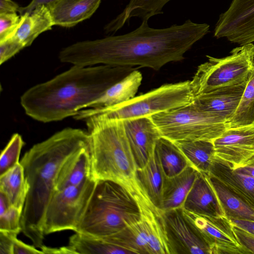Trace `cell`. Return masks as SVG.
<instances>
[{
	"label": "cell",
	"instance_id": "6da1fadb",
	"mask_svg": "<svg viewBox=\"0 0 254 254\" xmlns=\"http://www.w3.org/2000/svg\"><path fill=\"white\" fill-rule=\"evenodd\" d=\"M147 20L128 33L77 42L62 49L59 59L83 66L99 64L135 66L158 70L184 59L185 54L209 32L206 23L188 19L164 28L150 27Z\"/></svg>",
	"mask_w": 254,
	"mask_h": 254
},
{
	"label": "cell",
	"instance_id": "7a4b0ae2",
	"mask_svg": "<svg viewBox=\"0 0 254 254\" xmlns=\"http://www.w3.org/2000/svg\"><path fill=\"white\" fill-rule=\"evenodd\" d=\"M135 69L104 64L72 65L26 90L20 97V104L27 116L38 122L62 121L74 117Z\"/></svg>",
	"mask_w": 254,
	"mask_h": 254
},
{
	"label": "cell",
	"instance_id": "3957f363",
	"mask_svg": "<svg viewBox=\"0 0 254 254\" xmlns=\"http://www.w3.org/2000/svg\"><path fill=\"white\" fill-rule=\"evenodd\" d=\"M90 145L88 131L67 127L34 145L20 161L29 187L21 217V232L36 248L44 245L45 214L62 166L75 152Z\"/></svg>",
	"mask_w": 254,
	"mask_h": 254
},
{
	"label": "cell",
	"instance_id": "277c9868",
	"mask_svg": "<svg viewBox=\"0 0 254 254\" xmlns=\"http://www.w3.org/2000/svg\"><path fill=\"white\" fill-rule=\"evenodd\" d=\"M84 121L91 139L92 178L121 183L133 178L137 168L123 121L99 116Z\"/></svg>",
	"mask_w": 254,
	"mask_h": 254
},
{
	"label": "cell",
	"instance_id": "5b68a950",
	"mask_svg": "<svg viewBox=\"0 0 254 254\" xmlns=\"http://www.w3.org/2000/svg\"><path fill=\"white\" fill-rule=\"evenodd\" d=\"M141 219L138 203L123 184L100 180L75 232L102 238Z\"/></svg>",
	"mask_w": 254,
	"mask_h": 254
},
{
	"label": "cell",
	"instance_id": "8992f818",
	"mask_svg": "<svg viewBox=\"0 0 254 254\" xmlns=\"http://www.w3.org/2000/svg\"><path fill=\"white\" fill-rule=\"evenodd\" d=\"M193 99L190 80L163 84L123 103L105 108H87L74 116L84 120L92 116L119 120L150 117L186 106Z\"/></svg>",
	"mask_w": 254,
	"mask_h": 254
},
{
	"label": "cell",
	"instance_id": "52a82bcc",
	"mask_svg": "<svg viewBox=\"0 0 254 254\" xmlns=\"http://www.w3.org/2000/svg\"><path fill=\"white\" fill-rule=\"evenodd\" d=\"M150 117L162 136L173 142L213 141L227 128L226 122L219 116L199 109L192 102Z\"/></svg>",
	"mask_w": 254,
	"mask_h": 254
},
{
	"label": "cell",
	"instance_id": "ba28073f",
	"mask_svg": "<svg viewBox=\"0 0 254 254\" xmlns=\"http://www.w3.org/2000/svg\"><path fill=\"white\" fill-rule=\"evenodd\" d=\"M223 58L207 55V62L200 64L190 85L193 98L215 89L248 81L254 69L253 43L233 49Z\"/></svg>",
	"mask_w": 254,
	"mask_h": 254
},
{
	"label": "cell",
	"instance_id": "9c48e42d",
	"mask_svg": "<svg viewBox=\"0 0 254 254\" xmlns=\"http://www.w3.org/2000/svg\"><path fill=\"white\" fill-rule=\"evenodd\" d=\"M96 182L91 178L78 186H68L55 190L45 214V235L67 230L76 231Z\"/></svg>",
	"mask_w": 254,
	"mask_h": 254
},
{
	"label": "cell",
	"instance_id": "30bf717a",
	"mask_svg": "<svg viewBox=\"0 0 254 254\" xmlns=\"http://www.w3.org/2000/svg\"><path fill=\"white\" fill-rule=\"evenodd\" d=\"M162 215L171 254H212L182 207L162 212Z\"/></svg>",
	"mask_w": 254,
	"mask_h": 254
},
{
	"label": "cell",
	"instance_id": "8fae6325",
	"mask_svg": "<svg viewBox=\"0 0 254 254\" xmlns=\"http://www.w3.org/2000/svg\"><path fill=\"white\" fill-rule=\"evenodd\" d=\"M214 37L240 46L254 42V0H232L219 17Z\"/></svg>",
	"mask_w": 254,
	"mask_h": 254
},
{
	"label": "cell",
	"instance_id": "7c38bea8",
	"mask_svg": "<svg viewBox=\"0 0 254 254\" xmlns=\"http://www.w3.org/2000/svg\"><path fill=\"white\" fill-rule=\"evenodd\" d=\"M184 211L210 246L212 254H247L226 216H209Z\"/></svg>",
	"mask_w": 254,
	"mask_h": 254
},
{
	"label": "cell",
	"instance_id": "4fadbf2b",
	"mask_svg": "<svg viewBox=\"0 0 254 254\" xmlns=\"http://www.w3.org/2000/svg\"><path fill=\"white\" fill-rule=\"evenodd\" d=\"M213 143L215 158L236 170L254 156V124L227 128Z\"/></svg>",
	"mask_w": 254,
	"mask_h": 254
},
{
	"label": "cell",
	"instance_id": "5bb4252c",
	"mask_svg": "<svg viewBox=\"0 0 254 254\" xmlns=\"http://www.w3.org/2000/svg\"><path fill=\"white\" fill-rule=\"evenodd\" d=\"M138 203L147 233L149 254H171L162 212L152 203L134 177L122 183Z\"/></svg>",
	"mask_w": 254,
	"mask_h": 254
},
{
	"label": "cell",
	"instance_id": "9a60e30c",
	"mask_svg": "<svg viewBox=\"0 0 254 254\" xmlns=\"http://www.w3.org/2000/svg\"><path fill=\"white\" fill-rule=\"evenodd\" d=\"M137 169L143 168L162 135L150 117L122 120Z\"/></svg>",
	"mask_w": 254,
	"mask_h": 254
},
{
	"label": "cell",
	"instance_id": "2e32d148",
	"mask_svg": "<svg viewBox=\"0 0 254 254\" xmlns=\"http://www.w3.org/2000/svg\"><path fill=\"white\" fill-rule=\"evenodd\" d=\"M248 81L199 95L193 98L192 103L202 110L218 115L227 124L238 108Z\"/></svg>",
	"mask_w": 254,
	"mask_h": 254
},
{
	"label": "cell",
	"instance_id": "e0dca14e",
	"mask_svg": "<svg viewBox=\"0 0 254 254\" xmlns=\"http://www.w3.org/2000/svg\"><path fill=\"white\" fill-rule=\"evenodd\" d=\"M188 212L209 216H225L205 173L199 172L182 206Z\"/></svg>",
	"mask_w": 254,
	"mask_h": 254
},
{
	"label": "cell",
	"instance_id": "ac0fdd59",
	"mask_svg": "<svg viewBox=\"0 0 254 254\" xmlns=\"http://www.w3.org/2000/svg\"><path fill=\"white\" fill-rule=\"evenodd\" d=\"M102 0H54L47 4L54 25L70 28L90 18Z\"/></svg>",
	"mask_w": 254,
	"mask_h": 254
},
{
	"label": "cell",
	"instance_id": "d6986e66",
	"mask_svg": "<svg viewBox=\"0 0 254 254\" xmlns=\"http://www.w3.org/2000/svg\"><path fill=\"white\" fill-rule=\"evenodd\" d=\"M91 178L90 145L76 151L65 161L59 173L55 190L78 186Z\"/></svg>",
	"mask_w": 254,
	"mask_h": 254
},
{
	"label": "cell",
	"instance_id": "ffe728a7",
	"mask_svg": "<svg viewBox=\"0 0 254 254\" xmlns=\"http://www.w3.org/2000/svg\"><path fill=\"white\" fill-rule=\"evenodd\" d=\"M208 174L218 179L233 193L254 208V178L239 173L216 158Z\"/></svg>",
	"mask_w": 254,
	"mask_h": 254
},
{
	"label": "cell",
	"instance_id": "44dd1931",
	"mask_svg": "<svg viewBox=\"0 0 254 254\" xmlns=\"http://www.w3.org/2000/svg\"><path fill=\"white\" fill-rule=\"evenodd\" d=\"M199 172L189 165L180 174L166 177L162 194V212L181 207Z\"/></svg>",
	"mask_w": 254,
	"mask_h": 254
},
{
	"label": "cell",
	"instance_id": "7402d4cb",
	"mask_svg": "<svg viewBox=\"0 0 254 254\" xmlns=\"http://www.w3.org/2000/svg\"><path fill=\"white\" fill-rule=\"evenodd\" d=\"M53 26V18L47 5H39L31 11L20 15L19 24L13 36L26 48L41 33L51 30Z\"/></svg>",
	"mask_w": 254,
	"mask_h": 254
},
{
	"label": "cell",
	"instance_id": "603a6c76",
	"mask_svg": "<svg viewBox=\"0 0 254 254\" xmlns=\"http://www.w3.org/2000/svg\"><path fill=\"white\" fill-rule=\"evenodd\" d=\"M142 80V73L135 69L108 88L101 96L88 104L85 109L105 108L127 102L135 97Z\"/></svg>",
	"mask_w": 254,
	"mask_h": 254
},
{
	"label": "cell",
	"instance_id": "cb8c5ba5",
	"mask_svg": "<svg viewBox=\"0 0 254 254\" xmlns=\"http://www.w3.org/2000/svg\"><path fill=\"white\" fill-rule=\"evenodd\" d=\"M165 178L155 150L146 165L141 169H136L134 175L135 179L149 199L160 210Z\"/></svg>",
	"mask_w": 254,
	"mask_h": 254
},
{
	"label": "cell",
	"instance_id": "d4e9b609",
	"mask_svg": "<svg viewBox=\"0 0 254 254\" xmlns=\"http://www.w3.org/2000/svg\"><path fill=\"white\" fill-rule=\"evenodd\" d=\"M171 0H129L123 10L104 27L106 33H116L130 18L138 17L142 20L163 13L164 6Z\"/></svg>",
	"mask_w": 254,
	"mask_h": 254
},
{
	"label": "cell",
	"instance_id": "484cf974",
	"mask_svg": "<svg viewBox=\"0 0 254 254\" xmlns=\"http://www.w3.org/2000/svg\"><path fill=\"white\" fill-rule=\"evenodd\" d=\"M225 215L229 219L254 221V208L231 191L218 179L205 173Z\"/></svg>",
	"mask_w": 254,
	"mask_h": 254
},
{
	"label": "cell",
	"instance_id": "4316f807",
	"mask_svg": "<svg viewBox=\"0 0 254 254\" xmlns=\"http://www.w3.org/2000/svg\"><path fill=\"white\" fill-rule=\"evenodd\" d=\"M28 189L20 162L0 175V192L6 196L11 206L22 210Z\"/></svg>",
	"mask_w": 254,
	"mask_h": 254
},
{
	"label": "cell",
	"instance_id": "83f0119b",
	"mask_svg": "<svg viewBox=\"0 0 254 254\" xmlns=\"http://www.w3.org/2000/svg\"><path fill=\"white\" fill-rule=\"evenodd\" d=\"M102 239L133 254H149L147 233L141 219L113 235Z\"/></svg>",
	"mask_w": 254,
	"mask_h": 254
},
{
	"label": "cell",
	"instance_id": "f1b7e54d",
	"mask_svg": "<svg viewBox=\"0 0 254 254\" xmlns=\"http://www.w3.org/2000/svg\"><path fill=\"white\" fill-rule=\"evenodd\" d=\"M154 150L167 177L180 174L190 165L177 145L166 137L161 136L157 140Z\"/></svg>",
	"mask_w": 254,
	"mask_h": 254
},
{
	"label": "cell",
	"instance_id": "f546056e",
	"mask_svg": "<svg viewBox=\"0 0 254 254\" xmlns=\"http://www.w3.org/2000/svg\"><path fill=\"white\" fill-rule=\"evenodd\" d=\"M174 142L191 166L200 172L208 173L212 161L215 158L213 141L199 140Z\"/></svg>",
	"mask_w": 254,
	"mask_h": 254
},
{
	"label": "cell",
	"instance_id": "4dcf8cb0",
	"mask_svg": "<svg viewBox=\"0 0 254 254\" xmlns=\"http://www.w3.org/2000/svg\"><path fill=\"white\" fill-rule=\"evenodd\" d=\"M68 247L74 254H130L131 252L108 242L101 238L76 233L69 239Z\"/></svg>",
	"mask_w": 254,
	"mask_h": 254
},
{
	"label": "cell",
	"instance_id": "1f68e13d",
	"mask_svg": "<svg viewBox=\"0 0 254 254\" xmlns=\"http://www.w3.org/2000/svg\"><path fill=\"white\" fill-rule=\"evenodd\" d=\"M254 124V69L248 81L238 108L227 123V128Z\"/></svg>",
	"mask_w": 254,
	"mask_h": 254
},
{
	"label": "cell",
	"instance_id": "d6a6232c",
	"mask_svg": "<svg viewBox=\"0 0 254 254\" xmlns=\"http://www.w3.org/2000/svg\"><path fill=\"white\" fill-rule=\"evenodd\" d=\"M24 142L18 133H14L0 157V175L5 172L16 163L19 162V156Z\"/></svg>",
	"mask_w": 254,
	"mask_h": 254
},
{
	"label": "cell",
	"instance_id": "836d02e7",
	"mask_svg": "<svg viewBox=\"0 0 254 254\" xmlns=\"http://www.w3.org/2000/svg\"><path fill=\"white\" fill-rule=\"evenodd\" d=\"M22 210L13 206L0 214V231L18 234L21 232L20 224Z\"/></svg>",
	"mask_w": 254,
	"mask_h": 254
},
{
	"label": "cell",
	"instance_id": "e575fe53",
	"mask_svg": "<svg viewBox=\"0 0 254 254\" xmlns=\"http://www.w3.org/2000/svg\"><path fill=\"white\" fill-rule=\"evenodd\" d=\"M20 21L17 13L0 14V41L12 37Z\"/></svg>",
	"mask_w": 254,
	"mask_h": 254
},
{
	"label": "cell",
	"instance_id": "d590c367",
	"mask_svg": "<svg viewBox=\"0 0 254 254\" xmlns=\"http://www.w3.org/2000/svg\"><path fill=\"white\" fill-rule=\"evenodd\" d=\"M24 48L23 45L14 36L0 41V64L6 62Z\"/></svg>",
	"mask_w": 254,
	"mask_h": 254
},
{
	"label": "cell",
	"instance_id": "8d00e7d4",
	"mask_svg": "<svg viewBox=\"0 0 254 254\" xmlns=\"http://www.w3.org/2000/svg\"><path fill=\"white\" fill-rule=\"evenodd\" d=\"M233 230L239 243L247 254H254V235L234 225Z\"/></svg>",
	"mask_w": 254,
	"mask_h": 254
},
{
	"label": "cell",
	"instance_id": "74e56055",
	"mask_svg": "<svg viewBox=\"0 0 254 254\" xmlns=\"http://www.w3.org/2000/svg\"><path fill=\"white\" fill-rule=\"evenodd\" d=\"M18 234L0 231V254H12L13 240Z\"/></svg>",
	"mask_w": 254,
	"mask_h": 254
},
{
	"label": "cell",
	"instance_id": "f35d334b",
	"mask_svg": "<svg viewBox=\"0 0 254 254\" xmlns=\"http://www.w3.org/2000/svg\"><path fill=\"white\" fill-rule=\"evenodd\" d=\"M12 254H44L41 250H37L34 246H30L15 237L13 240Z\"/></svg>",
	"mask_w": 254,
	"mask_h": 254
},
{
	"label": "cell",
	"instance_id": "ab89813d",
	"mask_svg": "<svg viewBox=\"0 0 254 254\" xmlns=\"http://www.w3.org/2000/svg\"><path fill=\"white\" fill-rule=\"evenodd\" d=\"M20 8V6L12 0H0V14L16 13Z\"/></svg>",
	"mask_w": 254,
	"mask_h": 254
},
{
	"label": "cell",
	"instance_id": "60d3db41",
	"mask_svg": "<svg viewBox=\"0 0 254 254\" xmlns=\"http://www.w3.org/2000/svg\"><path fill=\"white\" fill-rule=\"evenodd\" d=\"M41 250L45 254H73V251L68 247V246L62 247L60 248H51L45 246L44 245L40 248Z\"/></svg>",
	"mask_w": 254,
	"mask_h": 254
},
{
	"label": "cell",
	"instance_id": "b9f144b4",
	"mask_svg": "<svg viewBox=\"0 0 254 254\" xmlns=\"http://www.w3.org/2000/svg\"><path fill=\"white\" fill-rule=\"evenodd\" d=\"M236 172L254 178V156L247 161L243 166L235 170Z\"/></svg>",
	"mask_w": 254,
	"mask_h": 254
},
{
	"label": "cell",
	"instance_id": "7bdbcfd3",
	"mask_svg": "<svg viewBox=\"0 0 254 254\" xmlns=\"http://www.w3.org/2000/svg\"><path fill=\"white\" fill-rule=\"evenodd\" d=\"M232 223L254 235V221L242 220V219H230Z\"/></svg>",
	"mask_w": 254,
	"mask_h": 254
},
{
	"label": "cell",
	"instance_id": "ee69618b",
	"mask_svg": "<svg viewBox=\"0 0 254 254\" xmlns=\"http://www.w3.org/2000/svg\"><path fill=\"white\" fill-rule=\"evenodd\" d=\"M53 0H32L26 6L20 7L18 12L20 13V15H21L26 12L31 11L39 5H46Z\"/></svg>",
	"mask_w": 254,
	"mask_h": 254
},
{
	"label": "cell",
	"instance_id": "f6af8a7d",
	"mask_svg": "<svg viewBox=\"0 0 254 254\" xmlns=\"http://www.w3.org/2000/svg\"><path fill=\"white\" fill-rule=\"evenodd\" d=\"M11 206L6 196L0 192V214L4 213Z\"/></svg>",
	"mask_w": 254,
	"mask_h": 254
}]
</instances>
